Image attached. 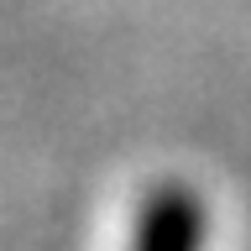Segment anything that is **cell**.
Masks as SVG:
<instances>
[{
    "label": "cell",
    "mask_w": 251,
    "mask_h": 251,
    "mask_svg": "<svg viewBox=\"0 0 251 251\" xmlns=\"http://www.w3.org/2000/svg\"><path fill=\"white\" fill-rule=\"evenodd\" d=\"M199 246V204L183 194H162L147 215L136 251H194Z\"/></svg>",
    "instance_id": "obj_1"
}]
</instances>
